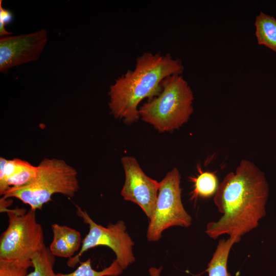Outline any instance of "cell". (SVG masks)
Segmentation results:
<instances>
[{"mask_svg":"<svg viewBox=\"0 0 276 276\" xmlns=\"http://www.w3.org/2000/svg\"><path fill=\"white\" fill-rule=\"evenodd\" d=\"M31 267H33L31 260L0 259V276H27Z\"/></svg>","mask_w":276,"mask_h":276,"instance_id":"e0dca14e","label":"cell"},{"mask_svg":"<svg viewBox=\"0 0 276 276\" xmlns=\"http://www.w3.org/2000/svg\"><path fill=\"white\" fill-rule=\"evenodd\" d=\"M198 170L197 176L190 178L191 181L194 182L191 199H196L198 197L209 198L215 195L219 186L218 178L215 173L203 172L200 167H198Z\"/></svg>","mask_w":276,"mask_h":276,"instance_id":"4fadbf2b","label":"cell"},{"mask_svg":"<svg viewBox=\"0 0 276 276\" xmlns=\"http://www.w3.org/2000/svg\"><path fill=\"white\" fill-rule=\"evenodd\" d=\"M12 14L8 10L5 9L0 2V35L2 37L11 35V33L7 31L5 29L6 24L9 23L12 19Z\"/></svg>","mask_w":276,"mask_h":276,"instance_id":"ac0fdd59","label":"cell"},{"mask_svg":"<svg viewBox=\"0 0 276 276\" xmlns=\"http://www.w3.org/2000/svg\"><path fill=\"white\" fill-rule=\"evenodd\" d=\"M76 214L81 218L85 224L88 225L89 231L82 241L79 252L70 258L67 264L74 267L80 262V258L88 249L105 246L111 249L116 255V260L123 269L127 268L135 261L132 252L134 243L126 231V227L122 220L116 223L109 224L104 227L96 223L88 213L78 205H76Z\"/></svg>","mask_w":276,"mask_h":276,"instance_id":"52a82bcc","label":"cell"},{"mask_svg":"<svg viewBox=\"0 0 276 276\" xmlns=\"http://www.w3.org/2000/svg\"><path fill=\"white\" fill-rule=\"evenodd\" d=\"M37 166H34L27 161L16 158L15 169L6 180L8 189L19 188L31 182L36 175Z\"/></svg>","mask_w":276,"mask_h":276,"instance_id":"9a60e30c","label":"cell"},{"mask_svg":"<svg viewBox=\"0 0 276 276\" xmlns=\"http://www.w3.org/2000/svg\"><path fill=\"white\" fill-rule=\"evenodd\" d=\"M79 263L80 265L73 272L57 273L56 276H118L122 273L123 270L116 260L101 271H97L93 268L90 258Z\"/></svg>","mask_w":276,"mask_h":276,"instance_id":"2e32d148","label":"cell"},{"mask_svg":"<svg viewBox=\"0 0 276 276\" xmlns=\"http://www.w3.org/2000/svg\"><path fill=\"white\" fill-rule=\"evenodd\" d=\"M8 217V225L0 238V259L31 260L45 245L43 231L36 211L16 207L1 209Z\"/></svg>","mask_w":276,"mask_h":276,"instance_id":"5b68a950","label":"cell"},{"mask_svg":"<svg viewBox=\"0 0 276 276\" xmlns=\"http://www.w3.org/2000/svg\"><path fill=\"white\" fill-rule=\"evenodd\" d=\"M48 41L47 31L3 36L0 39V72L38 60Z\"/></svg>","mask_w":276,"mask_h":276,"instance_id":"ba28073f","label":"cell"},{"mask_svg":"<svg viewBox=\"0 0 276 276\" xmlns=\"http://www.w3.org/2000/svg\"><path fill=\"white\" fill-rule=\"evenodd\" d=\"M53 239L49 249L56 257L71 258L80 248L82 240L80 233L66 225L57 223L51 225Z\"/></svg>","mask_w":276,"mask_h":276,"instance_id":"30bf717a","label":"cell"},{"mask_svg":"<svg viewBox=\"0 0 276 276\" xmlns=\"http://www.w3.org/2000/svg\"><path fill=\"white\" fill-rule=\"evenodd\" d=\"M240 240L229 237L227 240L222 239L219 241L206 270L209 276H231L227 268L229 254L233 245Z\"/></svg>","mask_w":276,"mask_h":276,"instance_id":"8fae6325","label":"cell"},{"mask_svg":"<svg viewBox=\"0 0 276 276\" xmlns=\"http://www.w3.org/2000/svg\"><path fill=\"white\" fill-rule=\"evenodd\" d=\"M182 61L169 54L145 52L136 59L133 70L119 77L109 88V106L111 113L127 124L140 118L138 106L146 98L157 96L162 81L173 75H181Z\"/></svg>","mask_w":276,"mask_h":276,"instance_id":"7a4b0ae2","label":"cell"},{"mask_svg":"<svg viewBox=\"0 0 276 276\" xmlns=\"http://www.w3.org/2000/svg\"><path fill=\"white\" fill-rule=\"evenodd\" d=\"M55 256L45 245L32 257L33 270L27 276H56L54 271Z\"/></svg>","mask_w":276,"mask_h":276,"instance_id":"5bb4252c","label":"cell"},{"mask_svg":"<svg viewBox=\"0 0 276 276\" xmlns=\"http://www.w3.org/2000/svg\"><path fill=\"white\" fill-rule=\"evenodd\" d=\"M255 26L258 44L276 52V19L261 12L256 17Z\"/></svg>","mask_w":276,"mask_h":276,"instance_id":"7c38bea8","label":"cell"},{"mask_svg":"<svg viewBox=\"0 0 276 276\" xmlns=\"http://www.w3.org/2000/svg\"><path fill=\"white\" fill-rule=\"evenodd\" d=\"M159 95L139 109L140 118L160 132H171L188 122L193 112V93L181 75H173L161 84Z\"/></svg>","mask_w":276,"mask_h":276,"instance_id":"3957f363","label":"cell"},{"mask_svg":"<svg viewBox=\"0 0 276 276\" xmlns=\"http://www.w3.org/2000/svg\"><path fill=\"white\" fill-rule=\"evenodd\" d=\"M180 178L178 170L174 168L159 182L155 206L147 230L149 241H158L162 232L170 227H188L191 224L192 217L181 201Z\"/></svg>","mask_w":276,"mask_h":276,"instance_id":"8992f818","label":"cell"},{"mask_svg":"<svg viewBox=\"0 0 276 276\" xmlns=\"http://www.w3.org/2000/svg\"><path fill=\"white\" fill-rule=\"evenodd\" d=\"M79 188L75 169L62 159L45 158L31 182L21 187L9 188L3 197L16 198L36 211L51 201L54 194L73 197Z\"/></svg>","mask_w":276,"mask_h":276,"instance_id":"277c9868","label":"cell"},{"mask_svg":"<svg viewBox=\"0 0 276 276\" xmlns=\"http://www.w3.org/2000/svg\"><path fill=\"white\" fill-rule=\"evenodd\" d=\"M268 195L264 173L251 161L241 160L218 186L214 202L223 215L207 224L206 234L214 239L224 234L241 239L266 215Z\"/></svg>","mask_w":276,"mask_h":276,"instance_id":"6da1fadb","label":"cell"},{"mask_svg":"<svg viewBox=\"0 0 276 276\" xmlns=\"http://www.w3.org/2000/svg\"><path fill=\"white\" fill-rule=\"evenodd\" d=\"M121 162L125 175L121 195L125 200L139 205L150 219L155 206L159 182L148 177L134 157L124 156Z\"/></svg>","mask_w":276,"mask_h":276,"instance_id":"9c48e42d","label":"cell"}]
</instances>
